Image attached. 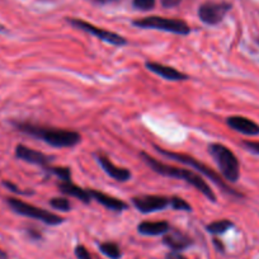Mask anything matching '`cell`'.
I'll list each match as a JSON object with an SVG mask.
<instances>
[{
    "label": "cell",
    "instance_id": "4dcf8cb0",
    "mask_svg": "<svg viewBox=\"0 0 259 259\" xmlns=\"http://www.w3.org/2000/svg\"><path fill=\"white\" fill-rule=\"evenodd\" d=\"M0 259H8L7 253L4 250H2V249H0Z\"/></svg>",
    "mask_w": 259,
    "mask_h": 259
},
{
    "label": "cell",
    "instance_id": "8fae6325",
    "mask_svg": "<svg viewBox=\"0 0 259 259\" xmlns=\"http://www.w3.org/2000/svg\"><path fill=\"white\" fill-rule=\"evenodd\" d=\"M145 66L149 71L154 73L155 75L161 76L165 80L170 81H186L188 80L189 76L187 74L178 71L177 69L171 68V66H166V65L160 64V62L154 61H146Z\"/></svg>",
    "mask_w": 259,
    "mask_h": 259
},
{
    "label": "cell",
    "instance_id": "484cf974",
    "mask_svg": "<svg viewBox=\"0 0 259 259\" xmlns=\"http://www.w3.org/2000/svg\"><path fill=\"white\" fill-rule=\"evenodd\" d=\"M4 186H6L7 188L11 189L12 192H16V193H18V194H24V196H28V194H33V192H24V191H21V189H19L18 187L14 186V184L11 183V182H4Z\"/></svg>",
    "mask_w": 259,
    "mask_h": 259
},
{
    "label": "cell",
    "instance_id": "e0dca14e",
    "mask_svg": "<svg viewBox=\"0 0 259 259\" xmlns=\"http://www.w3.org/2000/svg\"><path fill=\"white\" fill-rule=\"evenodd\" d=\"M59 189L64 194H68L70 197L78 198L79 201H81V202L84 203H89L92 200L88 189L81 188V187L74 184L73 182H61V183L59 184Z\"/></svg>",
    "mask_w": 259,
    "mask_h": 259
},
{
    "label": "cell",
    "instance_id": "1f68e13d",
    "mask_svg": "<svg viewBox=\"0 0 259 259\" xmlns=\"http://www.w3.org/2000/svg\"><path fill=\"white\" fill-rule=\"evenodd\" d=\"M3 32H7L6 27H3V26H0V33H3Z\"/></svg>",
    "mask_w": 259,
    "mask_h": 259
},
{
    "label": "cell",
    "instance_id": "5b68a950",
    "mask_svg": "<svg viewBox=\"0 0 259 259\" xmlns=\"http://www.w3.org/2000/svg\"><path fill=\"white\" fill-rule=\"evenodd\" d=\"M133 24L138 28L156 29V31L169 32L179 36H187L191 33V27L182 19L165 18V17L150 16L145 18H138L133 21Z\"/></svg>",
    "mask_w": 259,
    "mask_h": 259
},
{
    "label": "cell",
    "instance_id": "9a60e30c",
    "mask_svg": "<svg viewBox=\"0 0 259 259\" xmlns=\"http://www.w3.org/2000/svg\"><path fill=\"white\" fill-rule=\"evenodd\" d=\"M163 244L174 251H182L192 245V239L181 231H170L164 234Z\"/></svg>",
    "mask_w": 259,
    "mask_h": 259
},
{
    "label": "cell",
    "instance_id": "44dd1931",
    "mask_svg": "<svg viewBox=\"0 0 259 259\" xmlns=\"http://www.w3.org/2000/svg\"><path fill=\"white\" fill-rule=\"evenodd\" d=\"M50 206H51L54 210L62 211V212H68L71 210V202L68 198L64 197H54L50 200Z\"/></svg>",
    "mask_w": 259,
    "mask_h": 259
},
{
    "label": "cell",
    "instance_id": "2e32d148",
    "mask_svg": "<svg viewBox=\"0 0 259 259\" xmlns=\"http://www.w3.org/2000/svg\"><path fill=\"white\" fill-rule=\"evenodd\" d=\"M169 230H170V225L166 221H143L138 225L139 233L146 236L164 235Z\"/></svg>",
    "mask_w": 259,
    "mask_h": 259
},
{
    "label": "cell",
    "instance_id": "7402d4cb",
    "mask_svg": "<svg viewBox=\"0 0 259 259\" xmlns=\"http://www.w3.org/2000/svg\"><path fill=\"white\" fill-rule=\"evenodd\" d=\"M170 207L176 211H187V212L192 211V206L186 200H183L181 197H177V196L171 197Z\"/></svg>",
    "mask_w": 259,
    "mask_h": 259
},
{
    "label": "cell",
    "instance_id": "7a4b0ae2",
    "mask_svg": "<svg viewBox=\"0 0 259 259\" xmlns=\"http://www.w3.org/2000/svg\"><path fill=\"white\" fill-rule=\"evenodd\" d=\"M141 159L144 160V163L149 166L150 169H153L155 173L160 174L163 177H169V178H177L182 179V181L187 182L188 184H191L192 187L197 189L200 193H202L207 200H210L211 202H216V194L215 192L211 189V187L203 181V178L201 176H198L197 173L189 170V169L179 168V166L169 165V164H164L161 161L156 160L155 158H153L151 155H149L148 153H140Z\"/></svg>",
    "mask_w": 259,
    "mask_h": 259
},
{
    "label": "cell",
    "instance_id": "83f0119b",
    "mask_svg": "<svg viewBox=\"0 0 259 259\" xmlns=\"http://www.w3.org/2000/svg\"><path fill=\"white\" fill-rule=\"evenodd\" d=\"M166 259H187L183 254H181L179 251H170V253L166 254Z\"/></svg>",
    "mask_w": 259,
    "mask_h": 259
},
{
    "label": "cell",
    "instance_id": "603a6c76",
    "mask_svg": "<svg viewBox=\"0 0 259 259\" xmlns=\"http://www.w3.org/2000/svg\"><path fill=\"white\" fill-rule=\"evenodd\" d=\"M133 6L141 12H149L155 7V0H133Z\"/></svg>",
    "mask_w": 259,
    "mask_h": 259
},
{
    "label": "cell",
    "instance_id": "f1b7e54d",
    "mask_svg": "<svg viewBox=\"0 0 259 259\" xmlns=\"http://www.w3.org/2000/svg\"><path fill=\"white\" fill-rule=\"evenodd\" d=\"M213 244H215L216 249H218L219 251H224V245H223V243H220V241H219L218 239H213Z\"/></svg>",
    "mask_w": 259,
    "mask_h": 259
},
{
    "label": "cell",
    "instance_id": "277c9868",
    "mask_svg": "<svg viewBox=\"0 0 259 259\" xmlns=\"http://www.w3.org/2000/svg\"><path fill=\"white\" fill-rule=\"evenodd\" d=\"M208 153L218 164L220 173L228 182L235 183L240 178V164L235 154L223 144L213 143L208 145Z\"/></svg>",
    "mask_w": 259,
    "mask_h": 259
},
{
    "label": "cell",
    "instance_id": "4fadbf2b",
    "mask_svg": "<svg viewBox=\"0 0 259 259\" xmlns=\"http://www.w3.org/2000/svg\"><path fill=\"white\" fill-rule=\"evenodd\" d=\"M226 123L230 128H233L236 133H240L243 135L255 136L259 135V124L255 123L251 119L241 116H231L228 117Z\"/></svg>",
    "mask_w": 259,
    "mask_h": 259
},
{
    "label": "cell",
    "instance_id": "d6986e66",
    "mask_svg": "<svg viewBox=\"0 0 259 259\" xmlns=\"http://www.w3.org/2000/svg\"><path fill=\"white\" fill-rule=\"evenodd\" d=\"M234 226V224L231 223L230 220H218L213 221V223L208 224L206 226V230L210 234H213V235H220V234L226 233L229 229H231Z\"/></svg>",
    "mask_w": 259,
    "mask_h": 259
},
{
    "label": "cell",
    "instance_id": "9c48e42d",
    "mask_svg": "<svg viewBox=\"0 0 259 259\" xmlns=\"http://www.w3.org/2000/svg\"><path fill=\"white\" fill-rule=\"evenodd\" d=\"M231 9V4L225 3H213V2H207L200 6L198 8V18L207 26H216L221 23L225 18L226 14Z\"/></svg>",
    "mask_w": 259,
    "mask_h": 259
},
{
    "label": "cell",
    "instance_id": "4316f807",
    "mask_svg": "<svg viewBox=\"0 0 259 259\" xmlns=\"http://www.w3.org/2000/svg\"><path fill=\"white\" fill-rule=\"evenodd\" d=\"M181 2L182 0H161V6L164 8H174V7H178Z\"/></svg>",
    "mask_w": 259,
    "mask_h": 259
},
{
    "label": "cell",
    "instance_id": "7c38bea8",
    "mask_svg": "<svg viewBox=\"0 0 259 259\" xmlns=\"http://www.w3.org/2000/svg\"><path fill=\"white\" fill-rule=\"evenodd\" d=\"M97 161L101 165V168L106 171V174H108L111 178H113L117 182H127L131 179L133 174L127 168H121V166H117L112 163V160L107 156L102 155V154H97L96 155Z\"/></svg>",
    "mask_w": 259,
    "mask_h": 259
},
{
    "label": "cell",
    "instance_id": "52a82bcc",
    "mask_svg": "<svg viewBox=\"0 0 259 259\" xmlns=\"http://www.w3.org/2000/svg\"><path fill=\"white\" fill-rule=\"evenodd\" d=\"M66 22H68L70 26H73L74 28L80 29V31L83 32H87V33L92 34V36L97 37L98 39L106 42V44L112 45V46L122 47V46H126V45L128 44V41H127L123 36H121V34L116 33V32L107 31V29L94 26V24L89 23V22L87 21H83V19L66 18Z\"/></svg>",
    "mask_w": 259,
    "mask_h": 259
},
{
    "label": "cell",
    "instance_id": "6da1fadb",
    "mask_svg": "<svg viewBox=\"0 0 259 259\" xmlns=\"http://www.w3.org/2000/svg\"><path fill=\"white\" fill-rule=\"evenodd\" d=\"M19 133L49 144L52 148H74L81 140L80 134L66 128H55L50 126L31 123V122H13Z\"/></svg>",
    "mask_w": 259,
    "mask_h": 259
},
{
    "label": "cell",
    "instance_id": "f546056e",
    "mask_svg": "<svg viewBox=\"0 0 259 259\" xmlns=\"http://www.w3.org/2000/svg\"><path fill=\"white\" fill-rule=\"evenodd\" d=\"M93 2L98 4H109V3H113V2H117V0H93Z\"/></svg>",
    "mask_w": 259,
    "mask_h": 259
},
{
    "label": "cell",
    "instance_id": "ffe728a7",
    "mask_svg": "<svg viewBox=\"0 0 259 259\" xmlns=\"http://www.w3.org/2000/svg\"><path fill=\"white\" fill-rule=\"evenodd\" d=\"M45 170L56 176L62 182H71V170L66 166H46Z\"/></svg>",
    "mask_w": 259,
    "mask_h": 259
},
{
    "label": "cell",
    "instance_id": "8992f818",
    "mask_svg": "<svg viewBox=\"0 0 259 259\" xmlns=\"http://www.w3.org/2000/svg\"><path fill=\"white\" fill-rule=\"evenodd\" d=\"M7 203L18 215L26 216V218L29 219H34V220H39L44 224H46V225L56 226L65 221V219L61 218V216L56 215L54 212H50L47 210H44L41 207H37V206L29 205V203L24 202V201L19 200V198H7Z\"/></svg>",
    "mask_w": 259,
    "mask_h": 259
},
{
    "label": "cell",
    "instance_id": "ac0fdd59",
    "mask_svg": "<svg viewBox=\"0 0 259 259\" xmlns=\"http://www.w3.org/2000/svg\"><path fill=\"white\" fill-rule=\"evenodd\" d=\"M99 250L103 255L109 259H119L122 256V251L116 243L112 241H106V243L99 244Z\"/></svg>",
    "mask_w": 259,
    "mask_h": 259
},
{
    "label": "cell",
    "instance_id": "cb8c5ba5",
    "mask_svg": "<svg viewBox=\"0 0 259 259\" xmlns=\"http://www.w3.org/2000/svg\"><path fill=\"white\" fill-rule=\"evenodd\" d=\"M75 256L78 259H93L89 251L84 245H76L75 248Z\"/></svg>",
    "mask_w": 259,
    "mask_h": 259
},
{
    "label": "cell",
    "instance_id": "30bf717a",
    "mask_svg": "<svg viewBox=\"0 0 259 259\" xmlns=\"http://www.w3.org/2000/svg\"><path fill=\"white\" fill-rule=\"evenodd\" d=\"M16 156L21 160L27 161L29 164H33V165L42 166V168H46L49 166L50 161L52 160V156L46 155V154L41 153V151L33 150V149L28 148V146L23 145V144H19L16 148Z\"/></svg>",
    "mask_w": 259,
    "mask_h": 259
},
{
    "label": "cell",
    "instance_id": "3957f363",
    "mask_svg": "<svg viewBox=\"0 0 259 259\" xmlns=\"http://www.w3.org/2000/svg\"><path fill=\"white\" fill-rule=\"evenodd\" d=\"M154 148L158 150L159 154H161V155H164L165 158H169L171 159V160H177L179 161V163L182 164H186V165L188 166H192V168L197 169L198 171H200L202 176L207 177L208 179H211V181L213 182V183L216 184V186L220 187L221 189H224V191L226 192V193L231 194V196H234V197H243V194L239 193V192H236L235 189H233L231 187H229L228 184L225 183V182L223 181V178H221L220 176H219L218 173H216L215 170H213L212 168H210V166H207L206 164L201 163L200 160H197V159H194L193 156L188 155V154H182V153H173V151H169V150H165V149H161L159 148V146H154Z\"/></svg>",
    "mask_w": 259,
    "mask_h": 259
},
{
    "label": "cell",
    "instance_id": "d4e9b609",
    "mask_svg": "<svg viewBox=\"0 0 259 259\" xmlns=\"http://www.w3.org/2000/svg\"><path fill=\"white\" fill-rule=\"evenodd\" d=\"M243 146L246 150L250 151V153L259 155V143H255V141H244Z\"/></svg>",
    "mask_w": 259,
    "mask_h": 259
},
{
    "label": "cell",
    "instance_id": "ba28073f",
    "mask_svg": "<svg viewBox=\"0 0 259 259\" xmlns=\"http://www.w3.org/2000/svg\"><path fill=\"white\" fill-rule=\"evenodd\" d=\"M131 201L139 212L153 213L170 207L171 197L161 194H143V196H136Z\"/></svg>",
    "mask_w": 259,
    "mask_h": 259
},
{
    "label": "cell",
    "instance_id": "5bb4252c",
    "mask_svg": "<svg viewBox=\"0 0 259 259\" xmlns=\"http://www.w3.org/2000/svg\"><path fill=\"white\" fill-rule=\"evenodd\" d=\"M88 191L93 200H96L99 205L108 208V210L116 211V212H122V211L128 208V205H127L124 201L119 200V198L112 197L109 194L103 193V192L101 191H97V189H88Z\"/></svg>",
    "mask_w": 259,
    "mask_h": 259
}]
</instances>
